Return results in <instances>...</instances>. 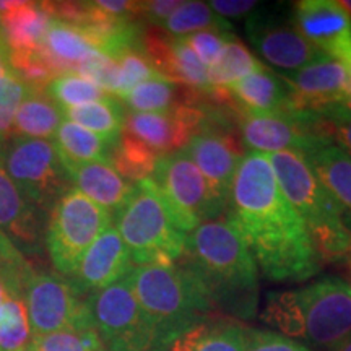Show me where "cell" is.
I'll return each mask as SVG.
<instances>
[{
  "instance_id": "cell-15",
  "label": "cell",
  "mask_w": 351,
  "mask_h": 351,
  "mask_svg": "<svg viewBox=\"0 0 351 351\" xmlns=\"http://www.w3.org/2000/svg\"><path fill=\"white\" fill-rule=\"evenodd\" d=\"M23 301L33 337L47 335L70 327L80 313L85 298L78 296L72 283L56 274H36L28 280Z\"/></svg>"
},
{
  "instance_id": "cell-16",
  "label": "cell",
  "mask_w": 351,
  "mask_h": 351,
  "mask_svg": "<svg viewBox=\"0 0 351 351\" xmlns=\"http://www.w3.org/2000/svg\"><path fill=\"white\" fill-rule=\"evenodd\" d=\"M0 143V230L23 256H39L44 249L47 215L21 194L3 163Z\"/></svg>"
},
{
  "instance_id": "cell-17",
  "label": "cell",
  "mask_w": 351,
  "mask_h": 351,
  "mask_svg": "<svg viewBox=\"0 0 351 351\" xmlns=\"http://www.w3.org/2000/svg\"><path fill=\"white\" fill-rule=\"evenodd\" d=\"M302 36L327 56L341 60L351 52V19L333 0H301L289 10Z\"/></svg>"
},
{
  "instance_id": "cell-36",
  "label": "cell",
  "mask_w": 351,
  "mask_h": 351,
  "mask_svg": "<svg viewBox=\"0 0 351 351\" xmlns=\"http://www.w3.org/2000/svg\"><path fill=\"white\" fill-rule=\"evenodd\" d=\"M29 341L32 327L25 301L10 298L0 317V351H26Z\"/></svg>"
},
{
  "instance_id": "cell-19",
  "label": "cell",
  "mask_w": 351,
  "mask_h": 351,
  "mask_svg": "<svg viewBox=\"0 0 351 351\" xmlns=\"http://www.w3.org/2000/svg\"><path fill=\"white\" fill-rule=\"evenodd\" d=\"M142 52L156 73L181 86L197 91H212L207 67L182 38L161 32H143Z\"/></svg>"
},
{
  "instance_id": "cell-50",
  "label": "cell",
  "mask_w": 351,
  "mask_h": 351,
  "mask_svg": "<svg viewBox=\"0 0 351 351\" xmlns=\"http://www.w3.org/2000/svg\"><path fill=\"white\" fill-rule=\"evenodd\" d=\"M340 103L343 104L346 109H350V111H351V96H348V98H345V99H341Z\"/></svg>"
},
{
  "instance_id": "cell-37",
  "label": "cell",
  "mask_w": 351,
  "mask_h": 351,
  "mask_svg": "<svg viewBox=\"0 0 351 351\" xmlns=\"http://www.w3.org/2000/svg\"><path fill=\"white\" fill-rule=\"evenodd\" d=\"M320 132L327 140L351 156V111L340 101L309 108Z\"/></svg>"
},
{
  "instance_id": "cell-30",
  "label": "cell",
  "mask_w": 351,
  "mask_h": 351,
  "mask_svg": "<svg viewBox=\"0 0 351 351\" xmlns=\"http://www.w3.org/2000/svg\"><path fill=\"white\" fill-rule=\"evenodd\" d=\"M54 143L65 168L91 163V161L111 163L112 152L116 148L108 140L70 121H64L62 125L59 127L54 137Z\"/></svg>"
},
{
  "instance_id": "cell-2",
  "label": "cell",
  "mask_w": 351,
  "mask_h": 351,
  "mask_svg": "<svg viewBox=\"0 0 351 351\" xmlns=\"http://www.w3.org/2000/svg\"><path fill=\"white\" fill-rule=\"evenodd\" d=\"M181 262L194 274L213 309L249 319L256 314L258 274L247 245L226 219L200 225L186 236Z\"/></svg>"
},
{
  "instance_id": "cell-28",
  "label": "cell",
  "mask_w": 351,
  "mask_h": 351,
  "mask_svg": "<svg viewBox=\"0 0 351 351\" xmlns=\"http://www.w3.org/2000/svg\"><path fill=\"white\" fill-rule=\"evenodd\" d=\"M62 109L44 91L29 90L13 122L12 137L51 140L62 125Z\"/></svg>"
},
{
  "instance_id": "cell-1",
  "label": "cell",
  "mask_w": 351,
  "mask_h": 351,
  "mask_svg": "<svg viewBox=\"0 0 351 351\" xmlns=\"http://www.w3.org/2000/svg\"><path fill=\"white\" fill-rule=\"evenodd\" d=\"M226 221L271 282H301L320 270L304 221L280 191L265 155H244L231 186Z\"/></svg>"
},
{
  "instance_id": "cell-6",
  "label": "cell",
  "mask_w": 351,
  "mask_h": 351,
  "mask_svg": "<svg viewBox=\"0 0 351 351\" xmlns=\"http://www.w3.org/2000/svg\"><path fill=\"white\" fill-rule=\"evenodd\" d=\"M152 181L184 234L219 219L226 212L225 202L215 194L200 169L182 150L158 158Z\"/></svg>"
},
{
  "instance_id": "cell-48",
  "label": "cell",
  "mask_w": 351,
  "mask_h": 351,
  "mask_svg": "<svg viewBox=\"0 0 351 351\" xmlns=\"http://www.w3.org/2000/svg\"><path fill=\"white\" fill-rule=\"evenodd\" d=\"M339 3L345 8V12L348 13L350 19H351V0H341V2H339Z\"/></svg>"
},
{
  "instance_id": "cell-40",
  "label": "cell",
  "mask_w": 351,
  "mask_h": 351,
  "mask_svg": "<svg viewBox=\"0 0 351 351\" xmlns=\"http://www.w3.org/2000/svg\"><path fill=\"white\" fill-rule=\"evenodd\" d=\"M114 60H116L117 65V75H119L116 98L127 93L132 88L137 86L138 83L156 75V72L153 70L142 51H127L124 54L117 56Z\"/></svg>"
},
{
  "instance_id": "cell-9",
  "label": "cell",
  "mask_w": 351,
  "mask_h": 351,
  "mask_svg": "<svg viewBox=\"0 0 351 351\" xmlns=\"http://www.w3.org/2000/svg\"><path fill=\"white\" fill-rule=\"evenodd\" d=\"M96 330L111 351H163L140 307L130 274L85 298Z\"/></svg>"
},
{
  "instance_id": "cell-20",
  "label": "cell",
  "mask_w": 351,
  "mask_h": 351,
  "mask_svg": "<svg viewBox=\"0 0 351 351\" xmlns=\"http://www.w3.org/2000/svg\"><path fill=\"white\" fill-rule=\"evenodd\" d=\"M293 96L295 109H309L345 98L346 69L339 59L324 56L296 72L278 73Z\"/></svg>"
},
{
  "instance_id": "cell-3",
  "label": "cell",
  "mask_w": 351,
  "mask_h": 351,
  "mask_svg": "<svg viewBox=\"0 0 351 351\" xmlns=\"http://www.w3.org/2000/svg\"><path fill=\"white\" fill-rule=\"evenodd\" d=\"M130 280L138 304L163 351H168L169 345L189 328L212 317L215 309L207 293L181 262L134 265Z\"/></svg>"
},
{
  "instance_id": "cell-45",
  "label": "cell",
  "mask_w": 351,
  "mask_h": 351,
  "mask_svg": "<svg viewBox=\"0 0 351 351\" xmlns=\"http://www.w3.org/2000/svg\"><path fill=\"white\" fill-rule=\"evenodd\" d=\"M181 5L179 0H153L140 3V19L160 28L168 20V16Z\"/></svg>"
},
{
  "instance_id": "cell-39",
  "label": "cell",
  "mask_w": 351,
  "mask_h": 351,
  "mask_svg": "<svg viewBox=\"0 0 351 351\" xmlns=\"http://www.w3.org/2000/svg\"><path fill=\"white\" fill-rule=\"evenodd\" d=\"M26 88L13 72L0 78V143L5 145L12 138L13 122L21 101L28 95Z\"/></svg>"
},
{
  "instance_id": "cell-35",
  "label": "cell",
  "mask_w": 351,
  "mask_h": 351,
  "mask_svg": "<svg viewBox=\"0 0 351 351\" xmlns=\"http://www.w3.org/2000/svg\"><path fill=\"white\" fill-rule=\"evenodd\" d=\"M44 93L49 96L60 109L85 106V104L96 103V101L111 96L96 83L77 75V73L52 78L44 88Z\"/></svg>"
},
{
  "instance_id": "cell-27",
  "label": "cell",
  "mask_w": 351,
  "mask_h": 351,
  "mask_svg": "<svg viewBox=\"0 0 351 351\" xmlns=\"http://www.w3.org/2000/svg\"><path fill=\"white\" fill-rule=\"evenodd\" d=\"M168 351H245V327L223 317H208L176 339Z\"/></svg>"
},
{
  "instance_id": "cell-51",
  "label": "cell",
  "mask_w": 351,
  "mask_h": 351,
  "mask_svg": "<svg viewBox=\"0 0 351 351\" xmlns=\"http://www.w3.org/2000/svg\"><path fill=\"white\" fill-rule=\"evenodd\" d=\"M26 351H36V350H34L32 345H28V348H26Z\"/></svg>"
},
{
  "instance_id": "cell-10",
  "label": "cell",
  "mask_w": 351,
  "mask_h": 351,
  "mask_svg": "<svg viewBox=\"0 0 351 351\" xmlns=\"http://www.w3.org/2000/svg\"><path fill=\"white\" fill-rule=\"evenodd\" d=\"M302 317V337L319 348L337 351L351 337V285L337 276L295 291Z\"/></svg>"
},
{
  "instance_id": "cell-32",
  "label": "cell",
  "mask_w": 351,
  "mask_h": 351,
  "mask_svg": "<svg viewBox=\"0 0 351 351\" xmlns=\"http://www.w3.org/2000/svg\"><path fill=\"white\" fill-rule=\"evenodd\" d=\"M160 28L173 38H186L200 32H232L230 21L217 15L207 2H191V0L181 2V5L171 13Z\"/></svg>"
},
{
  "instance_id": "cell-26",
  "label": "cell",
  "mask_w": 351,
  "mask_h": 351,
  "mask_svg": "<svg viewBox=\"0 0 351 351\" xmlns=\"http://www.w3.org/2000/svg\"><path fill=\"white\" fill-rule=\"evenodd\" d=\"M200 91L181 86L160 73L121 95V103L130 112H165L182 104H192Z\"/></svg>"
},
{
  "instance_id": "cell-25",
  "label": "cell",
  "mask_w": 351,
  "mask_h": 351,
  "mask_svg": "<svg viewBox=\"0 0 351 351\" xmlns=\"http://www.w3.org/2000/svg\"><path fill=\"white\" fill-rule=\"evenodd\" d=\"M41 51L54 77L77 73L78 65L98 54L77 26L54 19L47 26Z\"/></svg>"
},
{
  "instance_id": "cell-13",
  "label": "cell",
  "mask_w": 351,
  "mask_h": 351,
  "mask_svg": "<svg viewBox=\"0 0 351 351\" xmlns=\"http://www.w3.org/2000/svg\"><path fill=\"white\" fill-rule=\"evenodd\" d=\"M199 98L195 103L182 104L165 112L127 111L122 132L158 156L182 150L205 124V108Z\"/></svg>"
},
{
  "instance_id": "cell-42",
  "label": "cell",
  "mask_w": 351,
  "mask_h": 351,
  "mask_svg": "<svg viewBox=\"0 0 351 351\" xmlns=\"http://www.w3.org/2000/svg\"><path fill=\"white\" fill-rule=\"evenodd\" d=\"M234 34L232 33H219V32H200L191 36L182 38L187 46L195 52L197 57L202 60L205 67L213 65L225 51L226 44L231 41Z\"/></svg>"
},
{
  "instance_id": "cell-22",
  "label": "cell",
  "mask_w": 351,
  "mask_h": 351,
  "mask_svg": "<svg viewBox=\"0 0 351 351\" xmlns=\"http://www.w3.org/2000/svg\"><path fill=\"white\" fill-rule=\"evenodd\" d=\"M67 171L73 187L101 208L106 210L112 219L134 194L135 184L122 178L111 163L91 161V163L69 166Z\"/></svg>"
},
{
  "instance_id": "cell-14",
  "label": "cell",
  "mask_w": 351,
  "mask_h": 351,
  "mask_svg": "<svg viewBox=\"0 0 351 351\" xmlns=\"http://www.w3.org/2000/svg\"><path fill=\"white\" fill-rule=\"evenodd\" d=\"M182 152L200 169L215 194L228 205L234 174L245 155L234 129L205 121L202 130L189 140Z\"/></svg>"
},
{
  "instance_id": "cell-41",
  "label": "cell",
  "mask_w": 351,
  "mask_h": 351,
  "mask_svg": "<svg viewBox=\"0 0 351 351\" xmlns=\"http://www.w3.org/2000/svg\"><path fill=\"white\" fill-rule=\"evenodd\" d=\"M0 270L5 271L13 282L23 289L25 295L26 283L33 276L34 270L2 230H0Z\"/></svg>"
},
{
  "instance_id": "cell-12",
  "label": "cell",
  "mask_w": 351,
  "mask_h": 351,
  "mask_svg": "<svg viewBox=\"0 0 351 351\" xmlns=\"http://www.w3.org/2000/svg\"><path fill=\"white\" fill-rule=\"evenodd\" d=\"M244 32L257 54L280 70L278 73L296 72L327 56L298 32L289 13L276 8L261 7L249 15L244 20Z\"/></svg>"
},
{
  "instance_id": "cell-29",
  "label": "cell",
  "mask_w": 351,
  "mask_h": 351,
  "mask_svg": "<svg viewBox=\"0 0 351 351\" xmlns=\"http://www.w3.org/2000/svg\"><path fill=\"white\" fill-rule=\"evenodd\" d=\"M62 116L64 121H70L83 129L93 132L117 147L122 130H124L127 109L116 96H108L85 106L62 109Z\"/></svg>"
},
{
  "instance_id": "cell-18",
  "label": "cell",
  "mask_w": 351,
  "mask_h": 351,
  "mask_svg": "<svg viewBox=\"0 0 351 351\" xmlns=\"http://www.w3.org/2000/svg\"><path fill=\"white\" fill-rule=\"evenodd\" d=\"M134 269L129 249L125 247L116 226H109L82 257L77 270L69 282L78 293L86 298L91 293L108 288L119 282Z\"/></svg>"
},
{
  "instance_id": "cell-4",
  "label": "cell",
  "mask_w": 351,
  "mask_h": 351,
  "mask_svg": "<svg viewBox=\"0 0 351 351\" xmlns=\"http://www.w3.org/2000/svg\"><path fill=\"white\" fill-rule=\"evenodd\" d=\"M265 156L280 191L304 221L320 263L343 258L351 251V234L341 223L335 202L320 186L302 155L278 152Z\"/></svg>"
},
{
  "instance_id": "cell-24",
  "label": "cell",
  "mask_w": 351,
  "mask_h": 351,
  "mask_svg": "<svg viewBox=\"0 0 351 351\" xmlns=\"http://www.w3.org/2000/svg\"><path fill=\"white\" fill-rule=\"evenodd\" d=\"M228 91L236 106L247 112L282 114L295 109L287 83L267 67L249 73Z\"/></svg>"
},
{
  "instance_id": "cell-34",
  "label": "cell",
  "mask_w": 351,
  "mask_h": 351,
  "mask_svg": "<svg viewBox=\"0 0 351 351\" xmlns=\"http://www.w3.org/2000/svg\"><path fill=\"white\" fill-rule=\"evenodd\" d=\"M158 158L160 156L148 150L145 145L122 132L119 143L112 152L111 165L122 178L132 184H137L152 178Z\"/></svg>"
},
{
  "instance_id": "cell-31",
  "label": "cell",
  "mask_w": 351,
  "mask_h": 351,
  "mask_svg": "<svg viewBox=\"0 0 351 351\" xmlns=\"http://www.w3.org/2000/svg\"><path fill=\"white\" fill-rule=\"evenodd\" d=\"M29 345L36 351H106L99 332L96 330L86 301L73 324L64 330L33 337Z\"/></svg>"
},
{
  "instance_id": "cell-33",
  "label": "cell",
  "mask_w": 351,
  "mask_h": 351,
  "mask_svg": "<svg viewBox=\"0 0 351 351\" xmlns=\"http://www.w3.org/2000/svg\"><path fill=\"white\" fill-rule=\"evenodd\" d=\"M261 67H263L261 60L238 38L232 36L219 59L207 69L208 83L213 90H230L234 83Z\"/></svg>"
},
{
  "instance_id": "cell-5",
  "label": "cell",
  "mask_w": 351,
  "mask_h": 351,
  "mask_svg": "<svg viewBox=\"0 0 351 351\" xmlns=\"http://www.w3.org/2000/svg\"><path fill=\"white\" fill-rule=\"evenodd\" d=\"M114 221L134 265H173L182 257L187 234L176 226L152 178L135 184Z\"/></svg>"
},
{
  "instance_id": "cell-21",
  "label": "cell",
  "mask_w": 351,
  "mask_h": 351,
  "mask_svg": "<svg viewBox=\"0 0 351 351\" xmlns=\"http://www.w3.org/2000/svg\"><path fill=\"white\" fill-rule=\"evenodd\" d=\"M302 158L335 202L341 223L351 234V156L330 140H322L302 153Z\"/></svg>"
},
{
  "instance_id": "cell-11",
  "label": "cell",
  "mask_w": 351,
  "mask_h": 351,
  "mask_svg": "<svg viewBox=\"0 0 351 351\" xmlns=\"http://www.w3.org/2000/svg\"><path fill=\"white\" fill-rule=\"evenodd\" d=\"M238 130L244 150L261 155L278 152H296L302 155L315 143L327 140L309 109L254 114L238 108Z\"/></svg>"
},
{
  "instance_id": "cell-44",
  "label": "cell",
  "mask_w": 351,
  "mask_h": 351,
  "mask_svg": "<svg viewBox=\"0 0 351 351\" xmlns=\"http://www.w3.org/2000/svg\"><path fill=\"white\" fill-rule=\"evenodd\" d=\"M208 7L221 16V19H247L254 12L262 7L261 2L252 0H213L208 2Z\"/></svg>"
},
{
  "instance_id": "cell-7",
  "label": "cell",
  "mask_w": 351,
  "mask_h": 351,
  "mask_svg": "<svg viewBox=\"0 0 351 351\" xmlns=\"http://www.w3.org/2000/svg\"><path fill=\"white\" fill-rule=\"evenodd\" d=\"M106 210L72 187L47 217L44 247L60 275L72 276L82 257L96 239L112 226Z\"/></svg>"
},
{
  "instance_id": "cell-49",
  "label": "cell",
  "mask_w": 351,
  "mask_h": 351,
  "mask_svg": "<svg viewBox=\"0 0 351 351\" xmlns=\"http://www.w3.org/2000/svg\"><path fill=\"white\" fill-rule=\"evenodd\" d=\"M337 351H351V337H350V339H348V340H346V341H345V343H343V345H341V346H340V348H339V350H337Z\"/></svg>"
},
{
  "instance_id": "cell-38",
  "label": "cell",
  "mask_w": 351,
  "mask_h": 351,
  "mask_svg": "<svg viewBox=\"0 0 351 351\" xmlns=\"http://www.w3.org/2000/svg\"><path fill=\"white\" fill-rule=\"evenodd\" d=\"M263 319L288 335L302 337V317L298 307L295 291L287 293H271L267 302V309L263 313Z\"/></svg>"
},
{
  "instance_id": "cell-23",
  "label": "cell",
  "mask_w": 351,
  "mask_h": 351,
  "mask_svg": "<svg viewBox=\"0 0 351 351\" xmlns=\"http://www.w3.org/2000/svg\"><path fill=\"white\" fill-rule=\"evenodd\" d=\"M51 15L43 2L2 0L0 2V28L10 54L38 51L43 46Z\"/></svg>"
},
{
  "instance_id": "cell-46",
  "label": "cell",
  "mask_w": 351,
  "mask_h": 351,
  "mask_svg": "<svg viewBox=\"0 0 351 351\" xmlns=\"http://www.w3.org/2000/svg\"><path fill=\"white\" fill-rule=\"evenodd\" d=\"M10 298H15V300H23V289H21L19 285L13 282L10 276L5 274V271L0 270V317H2L5 302L10 300Z\"/></svg>"
},
{
  "instance_id": "cell-8",
  "label": "cell",
  "mask_w": 351,
  "mask_h": 351,
  "mask_svg": "<svg viewBox=\"0 0 351 351\" xmlns=\"http://www.w3.org/2000/svg\"><path fill=\"white\" fill-rule=\"evenodd\" d=\"M3 163L21 194L47 217L73 187L52 140L12 137L3 148Z\"/></svg>"
},
{
  "instance_id": "cell-47",
  "label": "cell",
  "mask_w": 351,
  "mask_h": 351,
  "mask_svg": "<svg viewBox=\"0 0 351 351\" xmlns=\"http://www.w3.org/2000/svg\"><path fill=\"white\" fill-rule=\"evenodd\" d=\"M12 72L10 67V51H8L7 41L3 38L2 28H0V78Z\"/></svg>"
},
{
  "instance_id": "cell-43",
  "label": "cell",
  "mask_w": 351,
  "mask_h": 351,
  "mask_svg": "<svg viewBox=\"0 0 351 351\" xmlns=\"http://www.w3.org/2000/svg\"><path fill=\"white\" fill-rule=\"evenodd\" d=\"M245 351H313L274 332L245 327Z\"/></svg>"
}]
</instances>
